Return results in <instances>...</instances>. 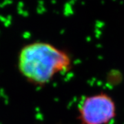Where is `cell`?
<instances>
[{
	"instance_id": "cell-1",
	"label": "cell",
	"mask_w": 124,
	"mask_h": 124,
	"mask_svg": "<svg viewBox=\"0 0 124 124\" xmlns=\"http://www.w3.org/2000/svg\"><path fill=\"white\" fill-rule=\"evenodd\" d=\"M19 69L27 80L37 85L48 83L54 76L69 70L70 56L45 42H34L24 46L19 56Z\"/></svg>"
},
{
	"instance_id": "cell-2",
	"label": "cell",
	"mask_w": 124,
	"mask_h": 124,
	"mask_svg": "<svg viewBox=\"0 0 124 124\" xmlns=\"http://www.w3.org/2000/svg\"><path fill=\"white\" fill-rule=\"evenodd\" d=\"M115 116V103L106 93L85 97L79 108L80 124H107Z\"/></svg>"
}]
</instances>
